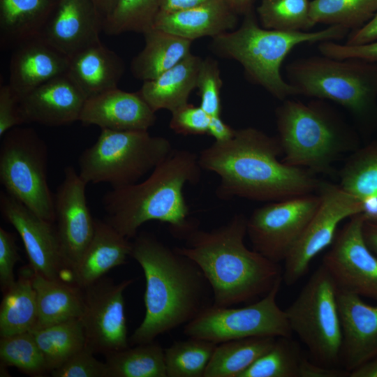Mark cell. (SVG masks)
<instances>
[{
	"label": "cell",
	"instance_id": "6da1fadb",
	"mask_svg": "<svg viewBox=\"0 0 377 377\" xmlns=\"http://www.w3.org/2000/svg\"><path fill=\"white\" fill-rule=\"evenodd\" d=\"M281 154L277 138L249 126L203 149L198 162L219 177L216 195L221 200L274 202L317 191L320 181L314 173L281 161Z\"/></svg>",
	"mask_w": 377,
	"mask_h": 377
},
{
	"label": "cell",
	"instance_id": "7a4b0ae2",
	"mask_svg": "<svg viewBox=\"0 0 377 377\" xmlns=\"http://www.w3.org/2000/svg\"><path fill=\"white\" fill-rule=\"evenodd\" d=\"M131 256L145 278V315L130 338L132 344L153 341L213 304L211 286L197 264L153 235H136Z\"/></svg>",
	"mask_w": 377,
	"mask_h": 377
},
{
	"label": "cell",
	"instance_id": "3957f363",
	"mask_svg": "<svg viewBox=\"0 0 377 377\" xmlns=\"http://www.w3.org/2000/svg\"><path fill=\"white\" fill-rule=\"evenodd\" d=\"M246 221L244 214H237L210 230L196 227L184 239V246L175 247L200 268L211 286L214 306L253 301L282 280L279 263L246 246Z\"/></svg>",
	"mask_w": 377,
	"mask_h": 377
},
{
	"label": "cell",
	"instance_id": "277c9868",
	"mask_svg": "<svg viewBox=\"0 0 377 377\" xmlns=\"http://www.w3.org/2000/svg\"><path fill=\"white\" fill-rule=\"evenodd\" d=\"M198 155L188 149H173L143 181L112 188L102 198L107 222L128 239L150 221L169 225L171 234L184 239L198 227L189 219L184 195L187 184L201 177Z\"/></svg>",
	"mask_w": 377,
	"mask_h": 377
},
{
	"label": "cell",
	"instance_id": "5b68a950",
	"mask_svg": "<svg viewBox=\"0 0 377 377\" xmlns=\"http://www.w3.org/2000/svg\"><path fill=\"white\" fill-rule=\"evenodd\" d=\"M349 32L337 25L306 31L268 29L263 27L250 11L244 15L238 28L213 38L210 47L216 55L237 61L250 82L282 101L297 95L281 72L291 50L304 43L338 41Z\"/></svg>",
	"mask_w": 377,
	"mask_h": 377
},
{
	"label": "cell",
	"instance_id": "8992f818",
	"mask_svg": "<svg viewBox=\"0 0 377 377\" xmlns=\"http://www.w3.org/2000/svg\"><path fill=\"white\" fill-rule=\"evenodd\" d=\"M278 140L288 165L329 172L343 153L356 146L350 127L322 100L282 101L275 110Z\"/></svg>",
	"mask_w": 377,
	"mask_h": 377
},
{
	"label": "cell",
	"instance_id": "52a82bcc",
	"mask_svg": "<svg viewBox=\"0 0 377 377\" xmlns=\"http://www.w3.org/2000/svg\"><path fill=\"white\" fill-rule=\"evenodd\" d=\"M286 71L297 95L332 101L362 121L377 117V63L321 54L295 59Z\"/></svg>",
	"mask_w": 377,
	"mask_h": 377
},
{
	"label": "cell",
	"instance_id": "ba28073f",
	"mask_svg": "<svg viewBox=\"0 0 377 377\" xmlns=\"http://www.w3.org/2000/svg\"><path fill=\"white\" fill-rule=\"evenodd\" d=\"M173 149L167 138L148 131L101 129L96 141L80 154L78 174L87 184L122 187L139 182Z\"/></svg>",
	"mask_w": 377,
	"mask_h": 377
},
{
	"label": "cell",
	"instance_id": "9c48e42d",
	"mask_svg": "<svg viewBox=\"0 0 377 377\" xmlns=\"http://www.w3.org/2000/svg\"><path fill=\"white\" fill-rule=\"evenodd\" d=\"M338 293L321 264L284 310L292 332L307 347L311 360L333 367H340L342 344Z\"/></svg>",
	"mask_w": 377,
	"mask_h": 377
},
{
	"label": "cell",
	"instance_id": "30bf717a",
	"mask_svg": "<svg viewBox=\"0 0 377 377\" xmlns=\"http://www.w3.org/2000/svg\"><path fill=\"white\" fill-rule=\"evenodd\" d=\"M0 182L6 192L40 217L55 221L47 181V147L36 131L16 126L3 135Z\"/></svg>",
	"mask_w": 377,
	"mask_h": 377
},
{
	"label": "cell",
	"instance_id": "8fae6325",
	"mask_svg": "<svg viewBox=\"0 0 377 377\" xmlns=\"http://www.w3.org/2000/svg\"><path fill=\"white\" fill-rule=\"evenodd\" d=\"M282 281L246 306H208L184 325V333L216 344L254 337H290L293 332L285 311L276 302Z\"/></svg>",
	"mask_w": 377,
	"mask_h": 377
},
{
	"label": "cell",
	"instance_id": "7c38bea8",
	"mask_svg": "<svg viewBox=\"0 0 377 377\" xmlns=\"http://www.w3.org/2000/svg\"><path fill=\"white\" fill-rule=\"evenodd\" d=\"M320 197L313 193L269 202L247 218L246 235L252 249L267 259L284 261L316 211Z\"/></svg>",
	"mask_w": 377,
	"mask_h": 377
},
{
	"label": "cell",
	"instance_id": "4fadbf2b",
	"mask_svg": "<svg viewBox=\"0 0 377 377\" xmlns=\"http://www.w3.org/2000/svg\"><path fill=\"white\" fill-rule=\"evenodd\" d=\"M317 191L320 197L318 207L284 260L282 280L289 286L302 278L312 260L332 244L339 223L362 212V201L339 185L320 182Z\"/></svg>",
	"mask_w": 377,
	"mask_h": 377
},
{
	"label": "cell",
	"instance_id": "5bb4252c",
	"mask_svg": "<svg viewBox=\"0 0 377 377\" xmlns=\"http://www.w3.org/2000/svg\"><path fill=\"white\" fill-rule=\"evenodd\" d=\"M362 213L350 217L323 258L339 291L377 301V256L368 247L362 232Z\"/></svg>",
	"mask_w": 377,
	"mask_h": 377
},
{
	"label": "cell",
	"instance_id": "9a60e30c",
	"mask_svg": "<svg viewBox=\"0 0 377 377\" xmlns=\"http://www.w3.org/2000/svg\"><path fill=\"white\" fill-rule=\"evenodd\" d=\"M133 282L129 279L116 283L101 278L84 288L80 319L85 346L94 353L108 355L128 347L124 293Z\"/></svg>",
	"mask_w": 377,
	"mask_h": 377
},
{
	"label": "cell",
	"instance_id": "2e32d148",
	"mask_svg": "<svg viewBox=\"0 0 377 377\" xmlns=\"http://www.w3.org/2000/svg\"><path fill=\"white\" fill-rule=\"evenodd\" d=\"M87 185L78 172L67 166L54 195L56 229L66 264L72 273L95 230L96 219L87 202Z\"/></svg>",
	"mask_w": 377,
	"mask_h": 377
},
{
	"label": "cell",
	"instance_id": "e0dca14e",
	"mask_svg": "<svg viewBox=\"0 0 377 377\" xmlns=\"http://www.w3.org/2000/svg\"><path fill=\"white\" fill-rule=\"evenodd\" d=\"M0 210L20 235L32 271L61 279V272L69 269L53 222L40 217L6 191L0 193Z\"/></svg>",
	"mask_w": 377,
	"mask_h": 377
},
{
	"label": "cell",
	"instance_id": "ac0fdd59",
	"mask_svg": "<svg viewBox=\"0 0 377 377\" xmlns=\"http://www.w3.org/2000/svg\"><path fill=\"white\" fill-rule=\"evenodd\" d=\"M103 25L91 0H56L40 37L71 57L101 41Z\"/></svg>",
	"mask_w": 377,
	"mask_h": 377
},
{
	"label": "cell",
	"instance_id": "d6986e66",
	"mask_svg": "<svg viewBox=\"0 0 377 377\" xmlns=\"http://www.w3.org/2000/svg\"><path fill=\"white\" fill-rule=\"evenodd\" d=\"M87 98L67 73L36 87L19 99L24 123L51 127L79 121Z\"/></svg>",
	"mask_w": 377,
	"mask_h": 377
},
{
	"label": "cell",
	"instance_id": "ffe728a7",
	"mask_svg": "<svg viewBox=\"0 0 377 377\" xmlns=\"http://www.w3.org/2000/svg\"><path fill=\"white\" fill-rule=\"evenodd\" d=\"M154 112L139 93L114 88L86 99L79 121L113 131H148Z\"/></svg>",
	"mask_w": 377,
	"mask_h": 377
},
{
	"label": "cell",
	"instance_id": "44dd1931",
	"mask_svg": "<svg viewBox=\"0 0 377 377\" xmlns=\"http://www.w3.org/2000/svg\"><path fill=\"white\" fill-rule=\"evenodd\" d=\"M338 305L342 327L340 365L350 373L377 357V305L341 291L338 293Z\"/></svg>",
	"mask_w": 377,
	"mask_h": 377
},
{
	"label": "cell",
	"instance_id": "7402d4cb",
	"mask_svg": "<svg viewBox=\"0 0 377 377\" xmlns=\"http://www.w3.org/2000/svg\"><path fill=\"white\" fill-rule=\"evenodd\" d=\"M68 66V56L39 37L14 48L8 84L20 99L45 82L67 73Z\"/></svg>",
	"mask_w": 377,
	"mask_h": 377
},
{
	"label": "cell",
	"instance_id": "603a6c76",
	"mask_svg": "<svg viewBox=\"0 0 377 377\" xmlns=\"http://www.w3.org/2000/svg\"><path fill=\"white\" fill-rule=\"evenodd\" d=\"M238 14L228 0H207L174 12H159L153 28L193 41L236 29Z\"/></svg>",
	"mask_w": 377,
	"mask_h": 377
},
{
	"label": "cell",
	"instance_id": "cb8c5ba5",
	"mask_svg": "<svg viewBox=\"0 0 377 377\" xmlns=\"http://www.w3.org/2000/svg\"><path fill=\"white\" fill-rule=\"evenodd\" d=\"M131 243L107 221L95 220L94 236L73 271L75 283L82 288L95 283L131 256Z\"/></svg>",
	"mask_w": 377,
	"mask_h": 377
},
{
	"label": "cell",
	"instance_id": "d4e9b609",
	"mask_svg": "<svg viewBox=\"0 0 377 377\" xmlns=\"http://www.w3.org/2000/svg\"><path fill=\"white\" fill-rule=\"evenodd\" d=\"M124 71L121 57L99 41L69 57L67 74L88 98L117 88Z\"/></svg>",
	"mask_w": 377,
	"mask_h": 377
},
{
	"label": "cell",
	"instance_id": "484cf974",
	"mask_svg": "<svg viewBox=\"0 0 377 377\" xmlns=\"http://www.w3.org/2000/svg\"><path fill=\"white\" fill-rule=\"evenodd\" d=\"M202 61V57L191 53L156 78L144 81L138 92L154 112L167 110L172 112L188 103L196 88Z\"/></svg>",
	"mask_w": 377,
	"mask_h": 377
},
{
	"label": "cell",
	"instance_id": "4316f807",
	"mask_svg": "<svg viewBox=\"0 0 377 377\" xmlns=\"http://www.w3.org/2000/svg\"><path fill=\"white\" fill-rule=\"evenodd\" d=\"M56 0H0L1 47L15 48L40 36Z\"/></svg>",
	"mask_w": 377,
	"mask_h": 377
},
{
	"label": "cell",
	"instance_id": "83f0119b",
	"mask_svg": "<svg viewBox=\"0 0 377 377\" xmlns=\"http://www.w3.org/2000/svg\"><path fill=\"white\" fill-rule=\"evenodd\" d=\"M142 34L144 48L132 59L130 69L143 82L156 78L191 53V40L155 28Z\"/></svg>",
	"mask_w": 377,
	"mask_h": 377
},
{
	"label": "cell",
	"instance_id": "f1b7e54d",
	"mask_svg": "<svg viewBox=\"0 0 377 377\" xmlns=\"http://www.w3.org/2000/svg\"><path fill=\"white\" fill-rule=\"evenodd\" d=\"M31 280L38 304V323L35 328L80 318L84 307L82 288L34 272Z\"/></svg>",
	"mask_w": 377,
	"mask_h": 377
},
{
	"label": "cell",
	"instance_id": "f546056e",
	"mask_svg": "<svg viewBox=\"0 0 377 377\" xmlns=\"http://www.w3.org/2000/svg\"><path fill=\"white\" fill-rule=\"evenodd\" d=\"M276 339L254 337L218 343L203 377H239L273 346Z\"/></svg>",
	"mask_w": 377,
	"mask_h": 377
},
{
	"label": "cell",
	"instance_id": "4dcf8cb0",
	"mask_svg": "<svg viewBox=\"0 0 377 377\" xmlns=\"http://www.w3.org/2000/svg\"><path fill=\"white\" fill-rule=\"evenodd\" d=\"M3 293L0 308L1 337L35 328L38 323V304L31 276H21Z\"/></svg>",
	"mask_w": 377,
	"mask_h": 377
},
{
	"label": "cell",
	"instance_id": "1f68e13d",
	"mask_svg": "<svg viewBox=\"0 0 377 377\" xmlns=\"http://www.w3.org/2000/svg\"><path fill=\"white\" fill-rule=\"evenodd\" d=\"M29 332L44 355L48 371L61 367L86 344L80 318L34 328Z\"/></svg>",
	"mask_w": 377,
	"mask_h": 377
},
{
	"label": "cell",
	"instance_id": "d6a6232c",
	"mask_svg": "<svg viewBox=\"0 0 377 377\" xmlns=\"http://www.w3.org/2000/svg\"><path fill=\"white\" fill-rule=\"evenodd\" d=\"M106 355L108 377H167L164 349L153 341Z\"/></svg>",
	"mask_w": 377,
	"mask_h": 377
},
{
	"label": "cell",
	"instance_id": "836d02e7",
	"mask_svg": "<svg viewBox=\"0 0 377 377\" xmlns=\"http://www.w3.org/2000/svg\"><path fill=\"white\" fill-rule=\"evenodd\" d=\"M310 12L316 24L341 26L352 31L374 17L377 0H312Z\"/></svg>",
	"mask_w": 377,
	"mask_h": 377
},
{
	"label": "cell",
	"instance_id": "e575fe53",
	"mask_svg": "<svg viewBox=\"0 0 377 377\" xmlns=\"http://www.w3.org/2000/svg\"><path fill=\"white\" fill-rule=\"evenodd\" d=\"M216 345L195 337L173 342L164 349L167 377H203Z\"/></svg>",
	"mask_w": 377,
	"mask_h": 377
},
{
	"label": "cell",
	"instance_id": "d590c367",
	"mask_svg": "<svg viewBox=\"0 0 377 377\" xmlns=\"http://www.w3.org/2000/svg\"><path fill=\"white\" fill-rule=\"evenodd\" d=\"M339 178L340 187L361 201L377 196V141L353 154Z\"/></svg>",
	"mask_w": 377,
	"mask_h": 377
},
{
	"label": "cell",
	"instance_id": "8d00e7d4",
	"mask_svg": "<svg viewBox=\"0 0 377 377\" xmlns=\"http://www.w3.org/2000/svg\"><path fill=\"white\" fill-rule=\"evenodd\" d=\"M260 24L282 31H306L316 24L309 0H261L257 7Z\"/></svg>",
	"mask_w": 377,
	"mask_h": 377
},
{
	"label": "cell",
	"instance_id": "74e56055",
	"mask_svg": "<svg viewBox=\"0 0 377 377\" xmlns=\"http://www.w3.org/2000/svg\"><path fill=\"white\" fill-rule=\"evenodd\" d=\"M160 3L161 0H117L103 21V31L111 36L126 32L144 34L153 28Z\"/></svg>",
	"mask_w": 377,
	"mask_h": 377
},
{
	"label": "cell",
	"instance_id": "f35d334b",
	"mask_svg": "<svg viewBox=\"0 0 377 377\" xmlns=\"http://www.w3.org/2000/svg\"><path fill=\"white\" fill-rule=\"evenodd\" d=\"M300 347L290 337H276L273 346L239 377H299Z\"/></svg>",
	"mask_w": 377,
	"mask_h": 377
},
{
	"label": "cell",
	"instance_id": "ab89813d",
	"mask_svg": "<svg viewBox=\"0 0 377 377\" xmlns=\"http://www.w3.org/2000/svg\"><path fill=\"white\" fill-rule=\"evenodd\" d=\"M0 357L4 365L29 375L47 371L44 355L31 332L1 337Z\"/></svg>",
	"mask_w": 377,
	"mask_h": 377
},
{
	"label": "cell",
	"instance_id": "60d3db41",
	"mask_svg": "<svg viewBox=\"0 0 377 377\" xmlns=\"http://www.w3.org/2000/svg\"><path fill=\"white\" fill-rule=\"evenodd\" d=\"M223 80L218 61L211 57L202 59L197 77L196 88L200 107L210 117L221 116V91Z\"/></svg>",
	"mask_w": 377,
	"mask_h": 377
},
{
	"label": "cell",
	"instance_id": "b9f144b4",
	"mask_svg": "<svg viewBox=\"0 0 377 377\" xmlns=\"http://www.w3.org/2000/svg\"><path fill=\"white\" fill-rule=\"evenodd\" d=\"M94 353L84 346L61 367L51 371L54 377H108L105 363L98 360Z\"/></svg>",
	"mask_w": 377,
	"mask_h": 377
},
{
	"label": "cell",
	"instance_id": "7bdbcfd3",
	"mask_svg": "<svg viewBox=\"0 0 377 377\" xmlns=\"http://www.w3.org/2000/svg\"><path fill=\"white\" fill-rule=\"evenodd\" d=\"M170 128L182 135L207 134L210 116L200 107L189 103L171 112Z\"/></svg>",
	"mask_w": 377,
	"mask_h": 377
},
{
	"label": "cell",
	"instance_id": "ee69618b",
	"mask_svg": "<svg viewBox=\"0 0 377 377\" xmlns=\"http://www.w3.org/2000/svg\"><path fill=\"white\" fill-rule=\"evenodd\" d=\"M318 48L321 54L332 58H355L377 63V40L357 45L325 41L318 43Z\"/></svg>",
	"mask_w": 377,
	"mask_h": 377
},
{
	"label": "cell",
	"instance_id": "f6af8a7d",
	"mask_svg": "<svg viewBox=\"0 0 377 377\" xmlns=\"http://www.w3.org/2000/svg\"><path fill=\"white\" fill-rule=\"evenodd\" d=\"M20 257L13 234L0 228V286L3 292L16 281L14 267Z\"/></svg>",
	"mask_w": 377,
	"mask_h": 377
},
{
	"label": "cell",
	"instance_id": "bcb514c9",
	"mask_svg": "<svg viewBox=\"0 0 377 377\" xmlns=\"http://www.w3.org/2000/svg\"><path fill=\"white\" fill-rule=\"evenodd\" d=\"M24 124L19 110V98L8 84L0 87V136Z\"/></svg>",
	"mask_w": 377,
	"mask_h": 377
},
{
	"label": "cell",
	"instance_id": "7dc6e473",
	"mask_svg": "<svg viewBox=\"0 0 377 377\" xmlns=\"http://www.w3.org/2000/svg\"><path fill=\"white\" fill-rule=\"evenodd\" d=\"M350 373L339 367H327L302 357L299 377H349Z\"/></svg>",
	"mask_w": 377,
	"mask_h": 377
},
{
	"label": "cell",
	"instance_id": "c3c4849f",
	"mask_svg": "<svg viewBox=\"0 0 377 377\" xmlns=\"http://www.w3.org/2000/svg\"><path fill=\"white\" fill-rule=\"evenodd\" d=\"M345 44L362 45L377 40V13L363 27L350 31Z\"/></svg>",
	"mask_w": 377,
	"mask_h": 377
},
{
	"label": "cell",
	"instance_id": "681fc988",
	"mask_svg": "<svg viewBox=\"0 0 377 377\" xmlns=\"http://www.w3.org/2000/svg\"><path fill=\"white\" fill-rule=\"evenodd\" d=\"M235 130L226 124L221 116H214L210 117L207 135L214 138L216 142H221L231 139Z\"/></svg>",
	"mask_w": 377,
	"mask_h": 377
},
{
	"label": "cell",
	"instance_id": "f907efd6",
	"mask_svg": "<svg viewBox=\"0 0 377 377\" xmlns=\"http://www.w3.org/2000/svg\"><path fill=\"white\" fill-rule=\"evenodd\" d=\"M207 0H161L159 12H174L199 5Z\"/></svg>",
	"mask_w": 377,
	"mask_h": 377
},
{
	"label": "cell",
	"instance_id": "816d5d0a",
	"mask_svg": "<svg viewBox=\"0 0 377 377\" xmlns=\"http://www.w3.org/2000/svg\"><path fill=\"white\" fill-rule=\"evenodd\" d=\"M362 232L368 247L377 256V223L364 221Z\"/></svg>",
	"mask_w": 377,
	"mask_h": 377
},
{
	"label": "cell",
	"instance_id": "f5cc1de1",
	"mask_svg": "<svg viewBox=\"0 0 377 377\" xmlns=\"http://www.w3.org/2000/svg\"><path fill=\"white\" fill-rule=\"evenodd\" d=\"M349 377H377V357L371 359L352 370Z\"/></svg>",
	"mask_w": 377,
	"mask_h": 377
},
{
	"label": "cell",
	"instance_id": "db71d44e",
	"mask_svg": "<svg viewBox=\"0 0 377 377\" xmlns=\"http://www.w3.org/2000/svg\"><path fill=\"white\" fill-rule=\"evenodd\" d=\"M97 10L104 20L110 15L117 0H91Z\"/></svg>",
	"mask_w": 377,
	"mask_h": 377
},
{
	"label": "cell",
	"instance_id": "11a10c76",
	"mask_svg": "<svg viewBox=\"0 0 377 377\" xmlns=\"http://www.w3.org/2000/svg\"><path fill=\"white\" fill-rule=\"evenodd\" d=\"M228 2L238 15L251 11L253 0H228Z\"/></svg>",
	"mask_w": 377,
	"mask_h": 377
},
{
	"label": "cell",
	"instance_id": "9f6ffc18",
	"mask_svg": "<svg viewBox=\"0 0 377 377\" xmlns=\"http://www.w3.org/2000/svg\"><path fill=\"white\" fill-rule=\"evenodd\" d=\"M372 223H373V222H372ZM374 223H377V220L376 221V222H374Z\"/></svg>",
	"mask_w": 377,
	"mask_h": 377
}]
</instances>
